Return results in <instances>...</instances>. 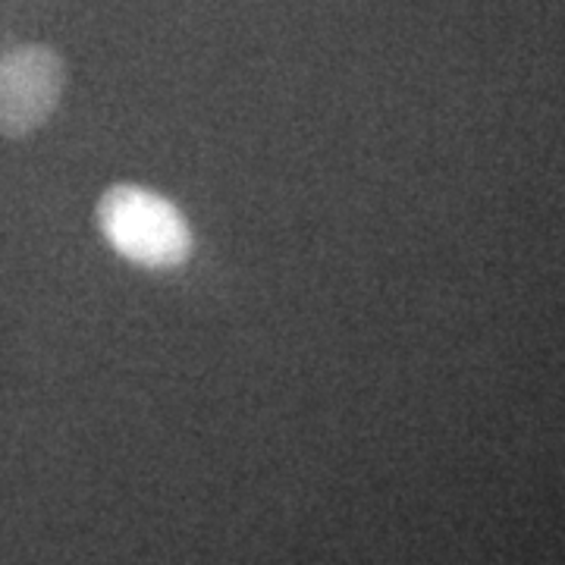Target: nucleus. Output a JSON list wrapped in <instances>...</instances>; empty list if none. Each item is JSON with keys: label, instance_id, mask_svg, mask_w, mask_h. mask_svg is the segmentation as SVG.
Wrapping results in <instances>:
<instances>
[{"label": "nucleus", "instance_id": "nucleus-1", "mask_svg": "<svg viewBox=\"0 0 565 565\" xmlns=\"http://www.w3.org/2000/svg\"><path fill=\"white\" fill-rule=\"evenodd\" d=\"M107 245L145 270H177L192 255V230L180 207L141 185H114L98 202Z\"/></svg>", "mask_w": 565, "mask_h": 565}, {"label": "nucleus", "instance_id": "nucleus-2", "mask_svg": "<svg viewBox=\"0 0 565 565\" xmlns=\"http://www.w3.org/2000/svg\"><path fill=\"white\" fill-rule=\"evenodd\" d=\"M63 95V61L44 44L0 54V136L25 139L54 117Z\"/></svg>", "mask_w": 565, "mask_h": 565}]
</instances>
